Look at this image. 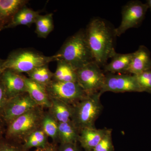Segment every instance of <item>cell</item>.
<instances>
[{
    "label": "cell",
    "mask_w": 151,
    "mask_h": 151,
    "mask_svg": "<svg viewBox=\"0 0 151 151\" xmlns=\"http://www.w3.org/2000/svg\"><path fill=\"white\" fill-rule=\"evenodd\" d=\"M35 32L39 37L46 38L54 29L53 14L40 15L35 23Z\"/></svg>",
    "instance_id": "obj_21"
},
{
    "label": "cell",
    "mask_w": 151,
    "mask_h": 151,
    "mask_svg": "<svg viewBox=\"0 0 151 151\" xmlns=\"http://www.w3.org/2000/svg\"><path fill=\"white\" fill-rule=\"evenodd\" d=\"M107 92L114 93L142 92L135 75L112 73L105 74L104 85L100 91L102 94Z\"/></svg>",
    "instance_id": "obj_9"
},
{
    "label": "cell",
    "mask_w": 151,
    "mask_h": 151,
    "mask_svg": "<svg viewBox=\"0 0 151 151\" xmlns=\"http://www.w3.org/2000/svg\"><path fill=\"white\" fill-rule=\"evenodd\" d=\"M77 72V83L87 94L99 92L104 85L105 74L94 61L79 68Z\"/></svg>",
    "instance_id": "obj_7"
},
{
    "label": "cell",
    "mask_w": 151,
    "mask_h": 151,
    "mask_svg": "<svg viewBox=\"0 0 151 151\" xmlns=\"http://www.w3.org/2000/svg\"><path fill=\"white\" fill-rule=\"evenodd\" d=\"M52 105L50 113L58 123H65L71 121L73 114V105L60 100L50 99Z\"/></svg>",
    "instance_id": "obj_18"
},
{
    "label": "cell",
    "mask_w": 151,
    "mask_h": 151,
    "mask_svg": "<svg viewBox=\"0 0 151 151\" xmlns=\"http://www.w3.org/2000/svg\"><path fill=\"white\" fill-rule=\"evenodd\" d=\"M6 125L0 117V142L4 138L6 130Z\"/></svg>",
    "instance_id": "obj_31"
},
{
    "label": "cell",
    "mask_w": 151,
    "mask_h": 151,
    "mask_svg": "<svg viewBox=\"0 0 151 151\" xmlns=\"http://www.w3.org/2000/svg\"><path fill=\"white\" fill-rule=\"evenodd\" d=\"M85 33L94 61L100 67H104L116 52L115 28L103 19L94 18L87 26Z\"/></svg>",
    "instance_id": "obj_1"
},
{
    "label": "cell",
    "mask_w": 151,
    "mask_h": 151,
    "mask_svg": "<svg viewBox=\"0 0 151 151\" xmlns=\"http://www.w3.org/2000/svg\"><path fill=\"white\" fill-rule=\"evenodd\" d=\"M53 79L65 82H77V72L72 66L64 61L58 60Z\"/></svg>",
    "instance_id": "obj_20"
},
{
    "label": "cell",
    "mask_w": 151,
    "mask_h": 151,
    "mask_svg": "<svg viewBox=\"0 0 151 151\" xmlns=\"http://www.w3.org/2000/svg\"><path fill=\"white\" fill-rule=\"evenodd\" d=\"M54 55L56 61L67 63L76 70L94 61L86 41L85 30L80 29L68 38Z\"/></svg>",
    "instance_id": "obj_2"
},
{
    "label": "cell",
    "mask_w": 151,
    "mask_h": 151,
    "mask_svg": "<svg viewBox=\"0 0 151 151\" xmlns=\"http://www.w3.org/2000/svg\"><path fill=\"white\" fill-rule=\"evenodd\" d=\"M148 9L147 4L140 1H132L127 3L122 8L121 24L115 29L116 37L120 36L130 28L138 27L145 18Z\"/></svg>",
    "instance_id": "obj_8"
},
{
    "label": "cell",
    "mask_w": 151,
    "mask_h": 151,
    "mask_svg": "<svg viewBox=\"0 0 151 151\" xmlns=\"http://www.w3.org/2000/svg\"><path fill=\"white\" fill-rule=\"evenodd\" d=\"M99 92L88 94L73 105L71 122L80 132L84 128L94 127L96 120L103 111Z\"/></svg>",
    "instance_id": "obj_5"
},
{
    "label": "cell",
    "mask_w": 151,
    "mask_h": 151,
    "mask_svg": "<svg viewBox=\"0 0 151 151\" xmlns=\"http://www.w3.org/2000/svg\"><path fill=\"white\" fill-rule=\"evenodd\" d=\"M107 130L95 127L84 128L79 132L78 142L85 151H92L103 139Z\"/></svg>",
    "instance_id": "obj_14"
},
{
    "label": "cell",
    "mask_w": 151,
    "mask_h": 151,
    "mask_svg": "<svg viewBox=\"0 0 151 151\" xmlns=\"http://www.w3.org/2000/svg\"><path fill=\"white\" fill-rule=\"evenodd\" d=\"M22 143L8 140L5 138L0 142V151H28Z\"/></svg>",
    "instance_id": "obj_26"
},
{
    "label": "cell",
    "mask_w": 151,
    "mask_h": 151,
    "mask_svg": "<svg viewBox=\"0 0 151 151\" xmlns=\"http://www.w3.org/2000/svg\"><path fill=\"white\" fill-rule=\"evenodd\" d=\"M142 92L151 94V70L135 75Z\"/></svg>",
    "instance_id": "obj_25"
},
{
    "label": "cell",
    "mask_w": 151,
    "mask_h": 151,
    "mask_svg": "<svg viewBox=\"0 0 151 151\" xmlns=\"http://www.w3.org/2000/svg\"><path fill=\"white\" fill-rule=\"evenodd\" d=\"M27 0H0V32L5 29L15 14L27 6Z\"/></svg>",
    "instance_id": "obj_13"
},
{
    "label": "cell",
    "mask_w": 151,
    "mask_h": 151,
    "mask_svg": "<svg viewBox=\"0 0 151 151\" xmlns=\"http://www.w3.org/2000/svg\"><path fill=\"white\" fill-rule=\"evenodd\" d=\"M147 4L149 8L150 9L151 11V0H148L147 1Z\"/></svg>",
    "instance_id": "obj_33"
},
{
    "label": "cell",
    "mask_w": 151,
    "mask_h": 151,
    "mask_svg": "<svg viewBox=\"0 0 151 151\" xmlns=\"http://www.w3.org/2000/svg\"><path fill=\"white\" fill-rule=\"evenodd\" d=\"M40 11L33 10L25 6L15 14L12 21L5 29L13 28L20 25L30 27L32 25L35 24L38 17L40 15Z\"/></svg>",
    "instance_id": "obj_17"
},
{
    "label": "cell",
    "mask_w": 151,
    "mask_h": 151,
    "mask_svg": "<svg viewBox=\"0 0 151 151\" xmlns=\"http://www.w3.org/2000/svg\"><path fill=\"white\" fill-rule=\"evenodd\" d=\"M112 134V129H107L103 139L92 151H114Z\"/></svg>",
    "instance_id": "obj_24"
},
{
    "label": "cell",
    "mask_w": 151,
    "mask_h": 151,
    "mask_svg": "<svg viewBox=\"0 0 151 151\" xmlns=\"http://www.w3.org/2000/svg\"><path fill=\"white\" fill-rule=\"evenodd\" d=\"M27 74L32 80L45 86L53 79L54 73L50 70L47 65L37 68Z\"/></svg>",
    "instance_id": "obj_22"
},
{
    "label": "cell",
    "mask_w": 151,
    "mask_h": 151,
    "mask_svg": "<svg viewBox=\"0 0 151 151\" xmlns=\"http://www.w3.org/2000/svg\"><path fill=\"white\" fill-rule=\"evenodd\" d=\"M79 131L71 121L58 123V140L60 144L77 143Z\"/></svg>",
    "instance_id": "obj_19"
},
{
    "label": "cell",
    "mask_w": 151,
    "mask_h": 151,
    "mask_svg": "<svg viewBox=\"0 0 151 151\" xmlns=\"http://www.w3.org/2000/svg\"><path fill=\"white\" fill-rule=\"evenodd\" d=\"M149 70H151L150 53L147 47L141 45L137 51L133 52L127 74L137 75Z\"/></svg>",
    "instance_id": "obj_12"
},
{
    "label": "cell",
    "mask_w": 151,
    "mask_h": 151,
    "mask_svg": "<svg viewBox=\"0 0 151 151\" xmlns=\"http://www.w3.org/2000/svg\"><path fill=\"white\" fill-rule=\"evenodd\" d=\"M1 81L4 87L8 100L27 92L24 76L20 73L4 70L1 76Z\"/></svg>",
    "instance_id": "obj_11"
},
{
    "label": "cell",
    "mask_w": 151,
    "mask_h": 151,
    "mask_svg": "<svg viewBox=\"0 0 151 151\" xmlns=\"http://www.w3.org/2000/svg\"><path fill=\"white\" fill-rule=\"evenodd\" d=\"M8 100L4 87L0 80V117Z\"/></svg>",
    "instance_id": "obj_28"
},
{
    "label": "cell",
    "mask_w": 151,
    "mask_h": 151,
    "mask_svg": "<svg viewBox=\"0 0 151 151\" xmlns=\"http://www.w3.org/2000/svg\"><path fill=\"white\" fill-rule=\"evenodd\" d=\"M56 61L54 55L47 56L30 48H21L11 52L4 60L3 69L18 73H28L37 68Z\"/></svg>",
    "instance_id": "obj_3"
},
{
    "label": "cell",
    "mask_w": 151,
    "mask_h": 151,
    "mask_svg": "<svg viewBox=\"0 0 151 151\" xmlns=\"http://www.w3.org/2000/svg\"><path fill=\"white\" fill-rule=\"evenodd\" d=\"M45 88L50 99L72 105L88 95L77 82L58 81L52 79Z\"/></svg>",
    "instance_id": "obj_6"
},
{
    "label": "cell",
    "mask_w": 151,
    "mask_h": 151,
    "mask_svg": "<svg viewBox=\"0 0 151 151\" xmlns=\"http://www.w3.org/2000/svg\"><path fill=\"white\" fill-rule=\"evenodd\" d=\"M27 92L9 99L1 116L6 126L18 117L37 107Z\"/></svg>",
    "instance_id": "obj_10"
},
{
    "label": "cell",
    "mask_w": 151,
    "mask_h": 151,
    "mask_svg": "<svg viewBox=\"0 0 151 151\" xmlns=\"http://www.w3.org/2000/svg\"><path fill=\"white\" fill-rule=\"evenodd\" d=\"M132 53L120 54L116 52L112 60L104 66V70L108 73H127L128 69L132 61Z\"/></svg>",
    "instance_id": "obj_16"
},
{
    "label": "cell",
    "mask_w": 151,
    "mask_h": 151,
    "mask_svg": "<svg viewBox=\"0 0 151 151\" xmlns=\"http://www.w3.org/2000/svg\"><path fill=\"white\" fill-rule=\"evenodd\" d=\"M41 108L37 106L8 124L4 138L8 140L22 143L33 132L41 128L44 115Z\"/></svg>",
    "instance_id": "obj_4"
},
{
    "label": "cell",
    "mask_w": 151,
    "mask_h": 151,
    "mask_svg": "<svg viewBox=\"0 0 151 151\" xmlns=\"http://www.w3.org/2000/svg\"><path fill=\"white\" fill-rule=\"evenodd\" d=\"M4 60H2L0 58V80H1V76L2 74L3 71H4L3 69V64H4Z\"/></svg>",
    "instance_id": "obj_32"
},
{
    "label": "cell",
    "mask_w": 151,
    "mask_h": 151,
    "mask_svg": "<svg viewBox=\"0 0 151 151\" xmlns=\"http://www.w3.org/2000/svg\"><path fill=\"white\" fill-rule=\"evenodd\" d=\"M58 151H79L76 143L61 144Z\"/></svg>",
    "instance_id": "obj_29"
},
{
    "label": "cell",
    "mask_w": 151,
    "mask_h": 151,
    "mask_svg": "<svg viewBox=\"0 0 151 151\" xmlns=\"http://www.w3.org/2000/svg\"><path fill=\"white\" fill-rule=\"evenodd\" d=\"M58 122L50 113L44 115L41 128L47 136L54 141L58 140Z\"/></svg>",
    "instance_id": "obj_23"
},
{
    "label": "cell",
    "mask_w": 151,
    "mask_h": 151,
    "mask_svg": "<svg viewBox=\"0 0 151 151\" xmlns=\"http://www.w3.org/2000/svg\"><path fill=\"white\" fill-rule=\"evenodd\" d=\"M35 151H58V148L54 144H48L46 147L37 148Z\"/></svg>",
    "instance_id": "obj_30"
},
{
    "label": "cell",
    "mask_w": 151,
    "mask_h": 151,
    "mask_svg": "<svg viewBox=\"0 0 151 151\" xmlns=\"http://www.w3.org/2000/svg\"><path fill=\"white\" fill-rule=\"evenodd\" d=\"M30 134L32 135L40 144L41 148L46 147L49 144L47 139V135L41 128L35 130Z\"/></svg>",
    "instance_id": "obj_27"
},
{
    "label": "cell",
    "mask_w": 151,
    "mask_h": 151,
    "mask_svg": "<svg viewBox=\"0 0 151 151\" xmlns=\"http://www.w3.org/2000/svg\"><path fill=\"white\" fill-rule=\"evenodd\" d=\"M27 92L33 100L41 107L50 108L52 103L46 91L45 86L37 83L31 79L24 76Z\"/></svg>",
    "instance_id": "obj_15"
}]
</instances>
